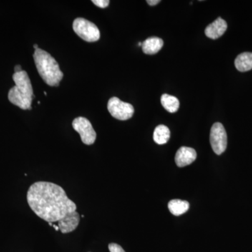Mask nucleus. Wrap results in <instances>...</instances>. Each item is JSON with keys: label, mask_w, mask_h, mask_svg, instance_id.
<instances>
[{"label": "nucleus", "mask_w": 252, "mask_h": 252, "mask_svg": "<svg viewBox=\"0 0 252 252\" xmlns=\"http://www.w3.org/2000/svg\"><path fill=\"white\" fill-rule=\"evenodd\" d=\"M27 200L32 210L48 223L58 222L77 210L64 189L52 182L33 184L28 190Z\"/></svg>", "instance_id": "1"}, {"label": "nucleus", "mask_w": 252, "mask_h": 252, "mask_svg": "<svg viewBox=\"0 0 252 252\" xmlns=\"http://www.w3.org/2000/svg\"><path fill=\"white\" fill-rule=\"evenodd\" d=\"M13 80L16 86L10 89L8 94L9 100L21 109L31 110L32 102L34 96L28 73L23 70L14 73Z\"/></svg>", "instance_id": "2"}, {"label": "nucleus", "mask_w": 252, "mask_h": 252, "mask_svg": "<svg viewBox=\"0 0 252 252\" xmlns=\"http://www.w3.org/2000/svg\"><path fill=\"white\" fill-rule=\"evenodd\" d=\"M33 58L38 72L44 82L51 86H59L63 79V73L56 59L40 49L35 50Z\"/></svg>", "instance_id": "3"}, {"label": "nucleus", "mask_w": 252, "mask_h": 252, "mask_svg": "<svg viewBox=\"0 0 252 252\" xmlns=\"http://www.w3.org/2000/svg\"><path fill=\"white\" fill-rule=\"evenodd\" d=\"M73 29L78 36L88 42H94L100 38L98 28L91 21L79 18L74 20Z\"/></svg>", "instance_id": "4"}, {"label": "nucleus", "mask_w": 252, "mask_h": 252, "mask_svg": "<svg viewBox=\"0 0 252 252\" xmlns=\"http://www.w3.org/2000/svg\"><path fill=\"white\" fill-rule=\"evenodd\" d=\"M107 109L113 117L120 121L128 120L132 117L135 112L132 104L123 102L116 97L109 99Z\"/></svg>", "instance_id": "5"}, {"label": "nucleus", "mask_w": 252, "mask_h": 252, "mask_svg": "<svg viewBox=\"0 0 252 252\" xmlns=\"http://www.w3.org/2000/svg\"><path fill=\"white\" fill-rule=\"evenodd\" d=\"M72 127L81 136V141L86 145L94 144L96 132L91 123L84 117L76 118L72 122Z\"/></svg>", "instance_id": "6"}, {"label": "nucleus", "mask_w": 252, "mask_h": 252, "mask_svg": "<svg viewBox=\"0 0 252 252\" xmlns=\"http://www.w3.org/2000/svg\"><path fill=\"white\" fill-rule=\"evenodd\" d=\"M210 144L215 153L220 155L227 147V134L220 123H215L210 131Z\"/></svg>", "instance_id": "7"}, {"label": "nucleus", "mask_w": 252, "mask_h": 252, "mask_svg": "<svg viewBox=\"0 0 252 252\" xmlns=\"http://www.w3.org/2000/svg\"><path fill=\"white\" fill-rule=\"evenodd\" d=\"M80 221V216L77 211L67 214L62 220L58 221L59 230L63 234L74 231L77 228Z\"/></svg>", "instance_id": "8"}, {"label": "nucleus", "mask_w": 252, "mask_h": 252, "mask_svg": "<svg viewBox=\"0 0 252 252\" xmlns=\"http://www.w3.org/2000/svg\"><path fill=\"white\" fill-rule=\"evenodd\" d=\"M197 158L195 149L190 147H182L178 149L175 155V162L177 166L183 167L195 161Z\"/></svg>", "instance_id": "9"}, {"label": "nucleus", "mask_w": 252, "mask_h": 252, "mask_svg": "<svg viewBox=\"0 0 252 252\" xmlns=\"http://www.w3.org/2000/svg\"><path fill=\"white\" fill-rule=\"evenodd\" d=\"M227 27H228V26H227V23L225 22L224 20L222 19L221 18H218L211 24L207 26L205 31V34H206L207 37L210 38V39H218L224 34L225 32L226 31Z\"/></svg>", "instance_id": "10"}, {"label": "nucleus", "mask_w": 252, "mask_h": 252, "mask_svg": "<svg viewBox=\"0 0 252 252\" xmlns=\"http://www.w3.org/2000/svg\"><path fill=\"white\" fill-rule=\"evenodd\" d=\"M163 46V41L157 36H152L142 43V51L145 54L153 55L157 54Z\"/></svg>", "instance_id": "11"}, {"label": "nucleus", "mask_w": 252, "mask_h": 252, "mask_svg": "<svg viewBox=\"0 0 252 252\" xmlns=\"http://www.w3.org/2000/svg\"><path fill=\"white\" fill-rule=\"evenodd\" d=\"M235 65L238 71L248 72L252 69V53L245 52L239 55L235 61Z\"/></svg>", "instance_id": "12"}, {"label": "nucleus", "mask_w": 252, "mask_h": 252, "mask_svg": "<svg viewBox=\"0 0 252 252\" xmlns=\"http://www.w3.org/2000/svg\"><path fill=\"white\" fill-rule=\"evenodd\" d=\"M189 202L186 200H179V199H175V200H170L168 203V209L172 215L175 216H180L186 213L189 209Z\"/></svg>", "instance_id": "13"}, {"label": "nucleus", "mask_w": 252, "mask_h": 252, "mask_svg": "<svg viewBox=\"0 0 252 252\" xmlns=\"http://www.w3.org/2000/svg\"><path fill=\"white\" fill-rule=\"evenodd\" d=\"M160 102L162 107L168 112L175 113L180 108V101L175 96L163 94L160 98Z\"/></svg>", "instance_id": "14"}, {"label": "nucleus", "mask_w": 252, "mask_h": 252, "mask_svg": "<svg viewBox=\"0 0 252 252\" xmlns=\"http://www.w3.org/2000/svg\"><path fill=\"white\" fill-rule=\"evenodd\" d=\"M170 131L167 126L160 125L154 132V140L158 144H165L170 140Z\"/></svg>", "instance_id": "15"}, {"label": "nucleus", "mask_w": 252, "mask_h": 252, "mask_svg": "<svg viewBox=\"0 0 252 252\" xmlns=\"http://www.w3.org/2000/svg\"><path fill=\"white\" fill-rule=\"evenodd\" d=\"M92 2L96 6L99 8H102V9L107 7L109 4V0H93Z\"/></svg>", "instance_id": "16"}, {"label": "nucleus", "mask_w": 252, "mask_h": 252, "mask_svg": "<svg viewBox=\"0 0 252 252\" xmlns=\"http://www.w3.org/2000/svg\"><path fill=\"white\" fill-rule=\"evenodd\" d=\"M109 250L110 252H126L120 245L115 243L109 244Z\"/></svg>", "instance_id": "17"}, {"label": "nucleus", "mask_w": 252, "mask_h": 252, "mask_svg": "<svg viewBox=\"0 0 252 252\" xmlns=\"http://www.w3.org/2000/svg\"><path fill=\"white\" fill-rule=\"evenodd\" d=\"M147 2L151 6H155L160 2V0H147Z\"/></svg>", "instance_id": "18"}, {"label": "nucleus", "mask_w": 252, "mask_h": 252, "mask_svg": "<svg viewBox=\"0 0 252 252\" xmlns=\"http://www.w3.org/2000/svg\"><path fill=\"white\" fill-rule=\"evenodd\" d=\"M15 73L21 72L22 70V67H21V65H16L14 68Z\"/></svg>", "instance_id": "19"}, {"label": "nucleus", "mask_w": 252, "mask_h": 252, "mask_svg": "<svg viewBox=\"0 0 252 252\" xmlns=\"http://www.w3.org/2000/svg\"><path fill=\"white\" fill-rule=\"evenodd\" d=\"M53 227H54V229L56 230H57V231H58V230H60L59 225H56L54 224V225H53Z\"/></svg>", "instance_id": "20"}, {"label": "nucleus", "mask_w": 252, "mask_h": 252, "mask_svg": "<svg viewBox=\"0 0 252 252\" xmlns=\"http://www.w3.org/2000/svg\"><path fill=\"white\" fill-rule=\"evenodd\" d=\"M34 49L36 50L39 49V46H38L37 44H34Z\"/></svg>", "instance_id": "21"}, {"label": "nucleus", "mask_w": 252, "mask_h": 252, "mask_svg": "<svg viewBox=\"0 0 252 252\" xmlns=\"http://www.w3.org/2000/svg\"><path fill=\"white\" fill-rule=\"evenodd\" d=\"M49 224L50 225H54V224H53V223H51V222H49Z\"/></svg>", "instance_id": "22"}]
</instances>
